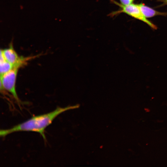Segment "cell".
Returning <instances> with one entry per match:
<instances>
[{
	"label": "cell",
	"mask_w": 167,
	"mask_h": 167,
	"mask_svg": "<svg viewBox=\"0 0 167 167\" xmlns=\"http://www.w3.org/2000/svg\"><path fill=\"white\" fill-rule=\"evenodd\" d=\"M79 105L58 107L50 112L34 116L27 120L10 128L1 130L0 135L4 137L11 133L19 131H32L39 133L46 139L45 131L56 117L66 111L78 108Z\"/></svg>",
	"instance_id": "6da1fadb"
},
{
	"label": "cell",
	"mask_w": 167,
	"mask_h": 167,
	"mask_svg": "<svg viewBox=\"0 0 167 167\" xmlns=\"http://www.w3.org/2000/svg\"><path fill=\"white\" fill-rule=\"evenodd\" d=\"M112 3L119 7V9L110 13L108 15L111 17L118 15L121 13H124L146 23L153 29H156V26L147 19L142 13L138 4L132 3L127 5H123L114 0H111Z\"/></svg>",
	"instance_id": "7a4b0ae2"
},
{
	"label": "cell",
	"mask_w": 167,
	"mask_h": 167,
	"mask_svg": "<svg viewBox=\"0 0 167 167\" xmlns=\"http://www.w3.org/2000/svg\"><path fill=\"white\" fill-rule=\"evenodd\" d=\"M19 68H14L11 71L1 76V90H6L9 92L18 103L20 101L16 89V81Z\"/></svg>",
	"instance_id": "3957f363"
},
{
	"label": "cell",
	"mask_w": 167,
	"mask_h": 167,
	"mask_svg": "<svg viewBox=\"0 0 167 167\" xmlns=\"http://www.w3.org/2000/svg\"><path fill=\"white\" fill-rule=\"evenodd\" d=\"M5 60L11 64L14 68H19L25 65L32 57L19 56L14 50L12 45L4 49H1Z\"/></svg>",
	"instance_id": "277c9868"
},
{
	"label": "cell",
	"mask_w": 167,
	"mask_h": 167,
	"mask_svg": "<svg viewBox=\"0 0 167 167\" xmlns=\"http://www.w3.org/2000/svg\"><path fill=\"white\" fill-rule=\"evenodd\" d=\"M138 5L143 15L147 18L158 15H167V12L158 11L145 5L143 3H140L138 4Z\"/></svg>",
	"instance_id": "5b68a950"
},
{
	"label": "cell",
	"mask_w": 167,
	"mask_h": 167,
	"mask_svg": "<svg viewBox=\"0 0 167 167\" xmlns=\"http://www.w3.org/2000/svg\"><path fill=\"white\" fill-rule=\"evenodd\" d=\"M14 68V66L5 60L2 52H0V75L2 76L5 74L11 71Z\"/></svg>",
	"instance_id": "8992f818"
},
{
	"label": "cell",
	"mask_w": 167,
	"mask_h": 167,
	"mask_svg": "<svg viewBox=\"0 0 167 167\" xmlns=\"http://www.w3.org/2000/svg\"><path fill=\"white\" fill-rule=\"evenodd\" d=\"M135 0H119L120 3L122 5H127L133 3Z\"/></svg>",
	"instance_id": "52a82bcc"
},
{
	"label": "cell",
	"mask_w": 167,
	"mask_h": 167,
	"mask_svg": "<svg viewBox=\"0 0 167 167\" xmlns=\"http://www.w3.org/2000/svg\"><path fill=\"white\" fill-rule=\"evenodd\" d=\"M157 1H160L163 3V5H167V0H156Z\"/></svg>",
	"instance_id": "ba28073f"
}]
</instances>
